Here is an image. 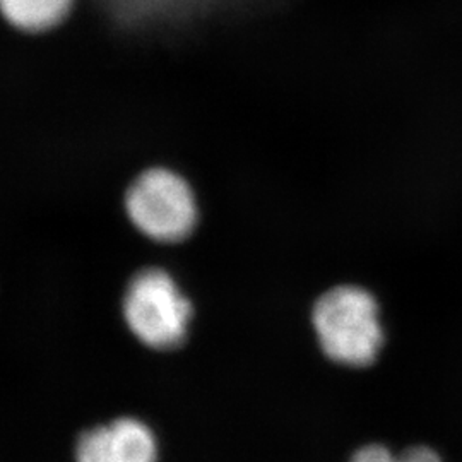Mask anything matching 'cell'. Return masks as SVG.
I'll use <instances>...</instances> for the list:
<instances>
[{"instance_id": "cell-7", "label": "cell", "mask_w": 462, "mask_h": 462, "mask_svg": "<svg viewBox=\"0 0 462 462\" xmlns=\"http://www.w3.org/2000/svg\"><path fill=\"white\" fill-rule=\"evenodd\" d=\"M76 461L110 462L108 429L106 427H97V429L84 431L76 446Z\"/></svg>"}, {"instance_id": "cell-4", "label": "cell", "mask_w": 462, "mask_h": 462, "mask_svg": "<svg viewBox=\"0 0 462 462\" xmlns=\"http://www.w3.org/2000/svg\"><path fill=\"white\" fill-rule=\"evenodd\" d=\"M76 0H0V19L17 33H53L72 17Z\"/></svg>"}, {"instance_id": "cell-1", "label": "cell", "mask_w": 462, "mask_h": 462, "mask_svg": "<svg viewBox=\"0 0 462 462\" xmlns=\"http://www.w3.org/2000/svg\"><path fill=\"white\" fill-rule=\"evenodd\" d=\"M122 317L141 346L154 353H173L189 341L196 305L170 269L149 264L127 282Z\"/></svg>"}, {"instance_id": "cell-2", "label": "cell", "mask_w": 462, "mask_h": 462, "mask_svg": "<svg viewBox=\"0 0 462 462\" xmlns=\"http://www.w3.org/2000/svg\"><path fill=\"white\" fill-rule=\"evenodd\" d=\"M124 206L134 228L158 245L187 242L200 221L194 185L170 166L143 170L127 187Z\"/></svg>"}, {"instance_id": "cell-6", "label": "cell", "mask_w": 462, "mask_h": 462, "mask_svg": "<svg viewBox=\"0 0 462 462\" xmlns=\"http://www.w3.org/2000/svg\"><path fill=\"white\" fill-rule=\"evenodd\" d=\"M349 462H442V459L430 447H411L396 456L387 447L374 444L362 447L358 452L353 454Z\"/></svg>"}, {"instance_id": "cell-3", "label": "cell", "mask_w": 462, "mask_h": 462, "mask_svg": "<svg viewBox=\"0 0 462 462\" xmlns=\"http://www.w3.org/2000/svg\"><path fill=\"white\" fill-rule=\"evenodd\" d=\"M312 324L324 355L336 364L362 368L383 346L379 303L360 286L343 284L315 301Z\"/></svg>"}, {"instance_id": "cell-5", "label": "cell", "mask_w": 462, "mask_h": 462, "mask_svg": "<svg viewBox=\"0 0 462 462\" xmlns=\"http://www.w3.org/2000/svg\"><path fill=\"white\" fill-rule=\"evenodd\" d=\"M108 429L110 462H156L158 442L146 423L135 418H118Z\"/></svg>"}]
</instances>
